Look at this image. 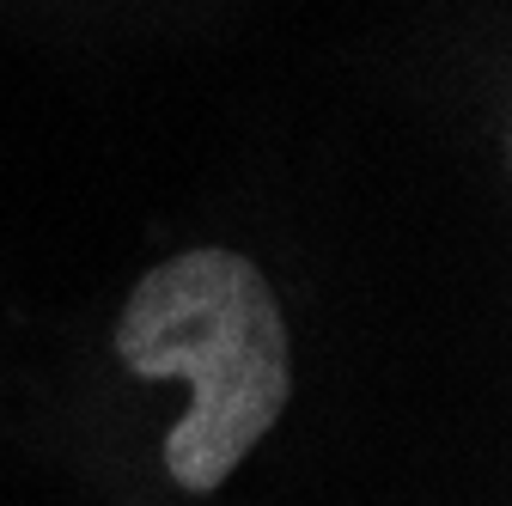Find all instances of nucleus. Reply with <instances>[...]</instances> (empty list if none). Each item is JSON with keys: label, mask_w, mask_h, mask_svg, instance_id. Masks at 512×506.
<instances>
[{"label": "nucleus", "mask_w": 512, "mask_h": 506, "mask_svg": "<svg viewBox=\"0 0 512 506\" xmlns=\"http://www.w3.org/2000/svg\"><path fill=\"white\" fill-rule=\"evenodd\" d=\"M116 354L135 378L189 385L165 439V470L189 494L220 488L293 397L287 318L238 250H183L141 275L116 318Z\"/></svg>", "instance_id": "f257e3e1"}]
</instances>
